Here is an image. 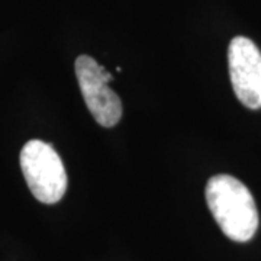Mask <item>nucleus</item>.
<instances>
[{
  "mask_svg": "<svg viewBox=\"0 0 261 261\" xmlns=\"http://www.w3.org/2000/svg\"><path fill=\"white\" fill-rule=\"evenodd\" d=\"M205 195L211 214L229 240L247 243L255 235L258 212L243 181L229 174H218L209 178Z\"/></svg>",
  "mask_w": 261,
  "mask_h": 261,
  "instance_id": "nucleus-1",
  "label": "nucleus"
},
{
  "mask_svg": "<svg viewBox=\"0 0 261 261\" xmlns=\"http://www.w3.org/2000/svg\"><path fill=\"white\" fill-rule=\"evenodd\" d=\"M20 168L31 193L45 205L60 202L67 190L64 164L49 144L28 141L20 151Z\"/></svg>",
  "mask_w": 261,
  "mask_h": 261,
  "instance_id": "nucleus-2",
  "label": "nucleus"
},
{
  "mask_svg": "<svg viewBox=\"0 0 261 261\" xmlns=\"http://www.w3.org/2000/svg\"><path fill=\"white\" fill-rule=\"evenodd\" d=\"M75 75L89 112L94 121L105 128H112L121 121L122 102L119 96L108 86L112 74L89 56L75 60Z\"/></svg>",
  "mask_w": 261,
  "mask_h": 261,
  "instance_id": "nucleus-3",
  "label": "nucleus"
},
{
  "mask_svg": "<svg viewBox=\"0 0 261 261\" xmlns=\"http://www.w3.org/2000/svg\"><path fill=\"white\" fill-rule=\"evenodd\" d=\"M229 77L238 100L250 109L261 108V53L251 39L235 37L228 48Z\"/></svg>",
  "mask_w": 261,
  "mask_h": 261,
  "instance_id": "nucleus-4",
  "label": "nucleus"
}]
</instances>
